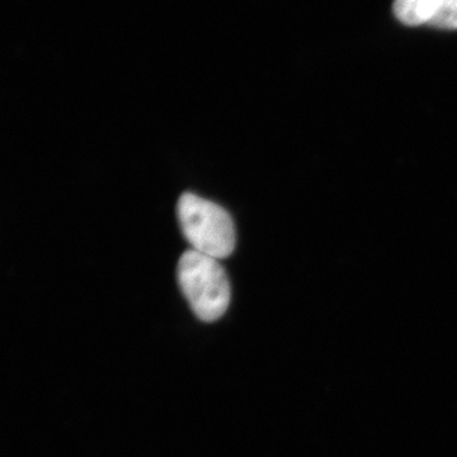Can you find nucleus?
Here are the masks:
<instances>
[{
	"label": "nucleus",
	"instance_id": "nucleus-1",
	"mask_svg": "<svg viewBox=\"0 0 457 457\" xmlns=\"http://www.w3.org/2000/svg\"><path fill=\"white\" fill-rule=\"evenodd\" d=\"M177 278L192 312L206 323L219 320L230 303V284L219 260L200 252H185L177 267Z\"/></svg>",
	"mask_w": 457,
	"mask_h": 457
},
{
	"label": "nucleus",
	"instance_id": "nucleus-2",
	"mask_svg": "<svg viewBox=\"0 0 457 457\" xmlns=\"http://www.w3.org/2000/svg\"><path fill=\"white\" fill-rule=\"evenodd\" d=\"M180 228L192 249L222 260L236 249V227L227 210L195 194H183L177 204Z\"/></svg>",
	"mask_w": 457,
	"mask_h": 457
},
{
	"label": "nucleus",
	"instance_id": "nucleus-3",
	"mask_svg": "<svg viewBox=\"0 0 457 457\" xmlns=\"http://www.w3.org/2000/svg\"><path fill=\"white\" fill-rule=\"evenodd\" d=\"M441 3L442 0H395L394 13L404 25L420 26L431 22Z\"/></svg>",
	"mask_w": 457,
	"mask_h": 457
},
{
	"label": "nucleus",
	"instance_id": "nucleus-4",
	"mask_svg": "<svg viewBox=\"0 0 457 457\" xmlns=\"http://www.w3.org/2000/svg\"><path fill=\"white\" fill-rule=\"evenodd\" d=\"M429 23L440 29H457V0H442L440 9Z\"/></svg>",
	"mask_w": 457,
	"mask_h": 457
}]
</instances>
